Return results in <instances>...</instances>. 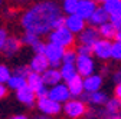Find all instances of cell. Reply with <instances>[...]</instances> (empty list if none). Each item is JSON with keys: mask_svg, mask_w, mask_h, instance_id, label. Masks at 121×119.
<instances>
[{"mask_svg": "<svg viewBox=\"0 0 121 119\" xmlns=\"http://www.w3.org/2000/svg\"><path fill=\"white\" fill-rule=\"evenodd\" d=\"M62 16L60 7L53 0H40L32 4L20 19V24L25 32L35 33L38 36L49 35L53 29L56 20Z\"/></svg>", "mask_w": 121, "mask_h": 119, "instance_id": "cell-1", "label": "cell"}, {"mask_svg": "<svg viewBox=\"0 0 121 119\" xmlns=\"http://www.w3.org/2000/svg\"><path fill=\"white\" fill-rule=\"evenodd\" d=\"M49 40L65 49H71L75 43V33H72L66 26H62V27L53 29L49 33Z\"/></svg>", "mask_w": 121, "mask_h": 119, "instance_id": "cell-2", "label": "cell"}, {"mask_svg": "<svg viewBox=\"0 0 121 119\" xmlns=\"http://www.w3.org/2000/svg\"><path fill=\"white\" fill-rule=\"evenodd\" d=\"M64 113L69 119H81L86 115V103L82 99H69L64 103Z\"/></svg>", "mask_w": 121, "mask_h": 119, "instance_id": "cell-3", "label": "cell"}, {"mask_svg": "<svg viewBox=\"0 0 121 119\" xmlns=\"http://www.w3.org/2000/svg\"><path fill=\"white\" fill-rule=\"evenodd\" d=\"M38 108H39V111L42 113H46L49 116H55L64 109V106L60 105V102L52 99L49 95L38 98Z\"/></svg>", "mask_w": 121, "mask_h": 119, "instance_id": "cell-4", "label": "cell"}, {"mask_svg": "<svg viewBox=\"0 0 121 119\" xmlns=\"http://www.w3.org/2000/svg\"><path fill=\"white\" fill-rule=\"evenodd\" d=\"M65 48L59 46V44L53 43V42H49L46 44V50H45V55H46V57L49 59L51 62V66L52 67H60V62H62L64 59V55H65Z\"/></svg>", "mask_w": 121, "mask_h": 119, "instance_id": "cell-5", "label": "cell"}, {"mask_svg": "<svg viewBox=\"0 0 121 119\" xmlns=\"http://www.w3.org/2000/svg\"><path fill=\"white\" fill-rule=\"evenodd\" d=\"M75 65H77L78 73L84 78L92 75L94 69H95V63H94V59L91 55H78V59H77Z\"/></svg>", "mask_w": 121, "mask_h": 119, "instance_id": "cell-6", "label": "cell"}, {"mask_svg": "<svg viewBox=\"0 0 121 119\" xmlns=\"http://www.w3.org/2000/svg\"><path fill=\"white\" fill-rule=\"evenodd\" d=\"M94 55L101 59V60H107V59L111 57L112 53V43L110 42V39H98L94 43Z\"/></svg>", "mask_w": 121, "mask_h": 119, "instance_id": "cell-7", "label": "cell"}, {"mask_svg": "<svg viewBox=\"0 0 121 119\" xmlns=\"http://www.w3.org/2000/svg\"><path fill=\"white\" fill-rule=\"evenodd\" d=\"M16 98H17L19 102L23 103V105H26V106H33L38 95L35 92V89L30 86V85L26 83L25 86H22L20 89H17V91H16Z\"/></svg>", "mask_w": 121, "mask_h": 119, "instance_id": "cell-8", "label": "cell"}, {"mask_svg": "<svg viewBox=\"0 0 121 119\" xmlns=\"http://www.w3.org/2000/svg\"><path fill=\"white\" fill-rule=\"evenodd\" d=\"M49 96L52 99L60 102V103H65V102H68L72 98V95L69 92V87L65 83H58V85L51 86L49 87Z\"/></svg>", "mask_w": 121, "mask_h": 119, "instance_id": "cell-9", "label": "cell"}, {"mask_svg": "<svg viewBox=\"0 0 121 119\" xmlns=\"http://www.w3.org/2000/svg\"><path fill=\"white\" fill-rule=\"evenodd\" d=\"M65 26L75 35H79L85 26V19L81 17L78 13H72V14H66V20H65Z\"/></svg>", "mask_w": 121, "mask_h": 119, "instance_id": "cell-10", "label": "cell"}, {"mask_svg": "<svg viewBox=\"0 0 121 119\" xmlns=\"http://www.w3.org/2000/svg\"><path fill=\"white\" fill-rule=\"evenodd\" d=\"M29 67L33 72L43 73L45 70H48L51 67V62H49V59L46 57L45 53H35V56L32 57V60L29 63Z\"/></svg>", "mask_w": 121, "mask_h": 119, "instance_id": "cell-11", "label": "cell"}, {"mask_svg": "<svg viewBox=\"0 0 121 119\" xmlns=\"http://www.w3.org/2000/svg\"><path fill=\"white\" fill-rule=\"evenodd\" d=\"M81 99L88 103V105H95V106H99V105H105L108 102V96L107 93H104L101 91H95V92H86V93H82L81 95Z\"/></svg>", "mask_w": 121, "mask_h": 119, "instance_id": "cell-12", "label": "cell"}, {"mask_svg": "<svg viewBox=\"0 0 121 119\" xmlns=\"http://www.w3.org/2000/svg\"><path fill=\"white\" fill-rule=\"evenodd\" d=\"M99 30H98V27L95 26H88L85 27L84 30L78 35V40L79 43H85V44H91V46H94V43L99 39Z\"/></svg>", "mask_w": 121, "mask_h": 119, "instance_id": "cell-13", "label": "cell"}, {"mask_svg": "<svg viewBox=\"0 0 121 119\" xmlns=\"http://www.w3.org/2000/svg\"><path fill=\"white\" fill-rule=\"evenodd\" d=\"M97 9H98L97 0H79V6H78L77 13L85 20H88Z\"/></svg>", "mask_w": 121, "mask_h": 119, "instance_id": "cell-14", "label": "cell"}, {"mask_svg": "<svg viewBox=\"0 0 121 119\" xmlns=\"http://www.w3.org/2000/svg\"><path fill=\"white\" fill-rule=\"evenodd\" d=\"M42 76H43V82L46 86H53V85L60 83V80H64L60 69L59 67H52V66L48 70H45L42 73Z\"/></svg>", "mask_w": 121, "mask_h": 119, "instance_id": "cell-15", "label": "cell"}, {"mask_svg": "<svg viewBox=\"0 0 121 119\" xmlns=\"http://www.w3.org/2000/svg\"><path fill=\"white\" fill-rule=\"evenodd\" d=\"M68 87H69V92L72 95V98H78L84 93L85 91V85H84V76H81L79 73L75 78H72L71 80L66 82Z\"/></svg>", "mask_w": 121, "mask_h": 119, "instance_id": "cell-16", "label": "cell"}, {"mask_svg": "<svg viewBox=\"0 0 121 119\" xmlns=\"http://www.w3.org/2000/svg\"><path fill=\"white\" fill-rule=\"evenodd\" d=\"M23 42H20L17 37H14V36H9L7 37V40L4 42V44L2 46V52L7 56V57H10V56H14L19 50H20V44H22Z\"/></svg>", "mask_w": 121, "mask_h": 119, "instance_id": "cell-17", "label": "cell"}, {"mask_svg": "<svg viewBox=\"0 0 121 119\" xmlns=\"http://www.w3.org/2000/svg\"><path fill=\"white\" fill-rule=\"evenodd\" d=\"M108 20H110V13L105 10L104 7H98V9L92 13V16L88 19L89 24H91V26H95V27H99L101 24L107 23Z\"/></svg>", "mask_w": 121, "mask_h": 119, "instance_id": "cell-18", "label": "cell"}, {"mask_svg": "<svg viewBox=\"0 0 121 119\" xmlns=\"http://www.w3.org/2000/svg\"><path fill=\"white\" fill-rule=\"evenodd\" d=\"M84 85H85V92H95L101 91L102 86V76L101 75H89L84 78Z\"/></svg>", "mask_w": 121, "mask_h": 119, "instance_id": "cell-19", "label": "cell"}, {"mask_svg": "<svg viewBox=\"0 0 121 119\" xmlns=\"http://www.w3.org/2000/svg\"><path fill=\"white\" fill-rule=\"evenodd\" d=\"M98 30H99V35L104 37V39H115V35H117V30L118 29L115 27V24L111 22V20H108L107 23H104V24H101L99 27H98Z\"/></svg>", "mask_w": 121, "mask_h": 119, "instance_id": "cell-20", "label": "cell"}, {"mask_svg": "<svg viewBox=\"0 0 121 119\" xmlns=\"http://www.w3.org/2000/svg\"><path fill=\"white\" fill-rule=\"evenodd\" d=\"M59 69H60V73H62V78L65 82L71 80L72 78H75L78 75V69H77L75 63H62Z\"/></svg>", "mask_w": 121, "mask_h": 119, "instance_id": "cell-21", "label": "cell"}, {"mask_svg": "<svg viewBox=\"0 0 121 119\" xmlns=\"http://www.w3.org/2000/svg\"><path fill=\"white\" fill-rule=\"evenodd\" d=\"M104 106H105V109H104V115H107V118H108V116L117 113V112L121 109V99H118L117 96L112 98V99H108V102L105 103Z\"/></svg>", "mask_w": 121, "mask_h": 119, "instance_id": "cell-22", "label": "cell"}, {"mask_svg": "<svg viewBox=\"0 0 121 119\" xmlns=\"http://www.w3.org/2000/svg\"><path fill=\"white\" fill-rule=\"evenodd\" d=\"M27 85L32 86V87L35 89V92L38 91V89H40L42 86H45L42 73H38V72H33V70H32V72L27 75Z\"/></svg>", "mask_w": 121, "mask_h": 119, "instance_id": "cell-23", "label": "cell"}, {"mask_svg": "<svg viewBox=\"0 0 121 119\" xmlns=\"http://www.w3.org/2000/svg\"><path fill=\"white\" fill-rule=\"evenodd\" d=\"M27 83V78L25 76H20V75H16V73H13L12 78L9 79L7 82V86L10 89H13V91H17V89H20L22 86H25Z\"/></svg>", "mask_w": 121, "mask_h": 119, "instance_id": "cell-24", "label": "cell"}, {"mask_svg": "<svg viewBox=\"0 0 121 119\" xmlns=\"http://www.w3.org/2000/svg\"><path fill=\"white\" fill-rule=\"evenodd\" d=\"M102 7L111 14H118L121 9V0H107L105 3H102Z\"/></svg>", "mask_w": 121, "mask_h": 119, "instance_id": "cell-25", "label": "cell"}, {"mask_svg": "<svg viewBox=\"0 0 121 119\" xmlns=\"http://www.w3.org/2000/svg\"><path fill=\"white\" fill-rule=\"evenodd\" d=\"M78 6H79V0H64L62 10L66 14H72V13H77Z\"/></svg>", "mask_w": 121, "mask_h": 119, "instance_id": "cell-26", "label": "cell"}, {"mask_svg": "<svg viewBox=\"0 0 121 119\" xmlns=\"http://www.w3.org/2000/svg\"><path fill=\"white\" fill-rule=\"evenodd\" d=\"M77 59H78V52L77 50H72V49H66L64 59H62V63H77Z\"/></svg>", "mask_w": 121, "mask_h": 119, "instance_id": "cell-27", "label": "cell"}, {"mask_svg": "<svg viewBox=\"0 0 121 119\" xmlns=\"http://www.w3.org/2000/svg\"><path fill=\"white\" fill-rule=\"evenodd\" d=\"M40 36H38V35H35V33H30V32H26L25 33V36H23V39H22V42L25 43V44H27V46H30L32 48L35 43H38L40 39H39Z\"/></svg>", "mask_w": 121, "mask_h": 119, "instance_id": "cell-28", "label": "cell"}, {"mask_svg": "<svg viewBox=\"0 0 121 119\" xmlns=\"http://www.w3.org/2000/svg\"><path fill=\"white\" fill-rule=\"evenodd\" d=\"M111 57L114 60L121 62V40H114L112 42V53Z\"/></svg>", "mask_w": 121, "mask_h": 119, "instance_id": "cell-29", "label": "cell"}, {"mask_svg": "<svg viewBox=\"0 0 121 119\" xmlns=\"http://www.w3.org/2000/svg\"><path fill=\"white\" fill-rule=\"evenodd\" d=\"M10 78H12V73H10L9 67L6 65H2V66H0V82H2V83H7Z\"/></svg>", "mask_w": 121, "mask_h": 119, "instance_id": "cell-30", "label": "cell"}, {"mask_svg": "<svg viewBox=\"0 0 121 119\" xmlns=\"http://www.w3.org/2000/svg\"><path fill=\"white\" fill-rule=\"evenodd\" d=\"M78 55H94V48L91 44H85V43H79V46L77 48Z\"/></svg>", "mask_w": 121, "mask_h": 119, "instance_id": "cell-31", "label": "cell"}, {"mask_svg": "<svg viewBox=\"0 0 121 119\" xmlns=\"http://www.w3.org/2000/svg\"><path fill=\"white\" fill-rule=\"evenodd\" d=\"M32 72V69L30 67H26V66H17L16 69H14V73L16 75H20V76H25V78H27V75Z\"/></svg>", "mask_w": 121, "mask_h": 119, "instance_id": "cell-32", "label": "cell"}, {"mask_svg": "<svg viewBox=\"0 0 121 119\" xmlns=\"http://www.w3.org/2000/svg\"><path fill=\"white\" fill-rule=\"evenodd\" d=\"M32 49H33L35 53H45V50H46V44L39 40L38 43H35L33 46H32Z\"/></svg>", "mask_w": 121, "mask_h": 119, "instance_id": "cell-33", "label": "cell"}, {"mask_svg": "<svg viewBox=\"0 0 121 119\" xmlns=\"http://www.w3.org/2000/svg\"><path fill=\"white\" fill-rule=\"evenodd\" d=\"M110 20L115 24V27L118 29V30H121V16H120V14H111Z\"/></svg>", "mask_w": 121, "mask_h": 119, "instance_id": "cell-34", "label": "cell"}, {"mask_svg": "<svg viewBox=\"0 0 121 119\" xmlns=\"http://www.w3.org/2000/svg\"><path fill=\"white\" fill-rule=\"evenodd\" d=\"M7 32H6V29H2V30H0V48L3 46L4 44V42L7 40Z\"/></svg>", "mask_w": 121, "mask_h": 119, "instance_id": "cell-35", "label": "cell"}, {"mask_svg": "<svg viewBox=\"0 0 121 119\" xmlns=\"http://www.w3.org/2000/svg\"><path fill=\"white\" fill-rule=\"evenodd\" d=\"M114 95H115L118 99H121V82L117 83V86H115V89H114Z\"/></svg>", "mask_w": 121, "mask_h": 119, "instance_id": "cell-36", "label": "cell"}, {"mask_svg": "<svg viewBox=\"0 0 121 119\" xmlns=\"http://www.w3.org/2000/svg\"><path fill=\"white\" fill-rule=\"evenodd\" d=\"M4 85L6 83H2V86H0V98H6V95H7V87Z\"/></svg>", "mask_w": 121, "mask_h": 119, "instance_id": "cell-37", "label": "cell"}, {"mask_svg": "<svg viewBox=\"0 0 121 119\" xmlns=\"http://www.w3.org/2000/svg\"><path fill=\"white\" fill-rule=\"evenodd\" d=\"M114 80L118 83V82H121V69L120 70H117L115 73H114Z\"/></svg>", "mask_w": 121, "mask_h": 119, "instance_id": "cell-38", "label": "cell"}, {"mask_svg": "<svg viewBox=\"0 0 121 119\" xmlns=\"http://www.w3.org/2000/svg\"><path fill=\"white\" fill-rule=\"evenodd\" d=\"M10 2H13L14 4H26V3L30 2V0H10Z\"/></svg>", "mask_w": 121, "mask_h": 119, "instance_id": "cell-39", "label": "cell"}, {"mask_svg": "<svg viewBox=\"0 0 121 119\" xmlns=\"http://www.w3.org/2000/svg\"><path fill=\"white\" fill-rule=\"evenodd\" d=\"M108 119H121V113H120V112H117V113H114V115L108 116Z\"/></svg>", "mask_w": 121, "mask_h": 119, "instance_id": "cell-40", "label": "cell"}, {"mask_svg": "<svg viewBox=\"0 0 121 119\" xmlns=\"http://www.w3.org/2000/svg\"><path fill=\"white\" fill-rule=\"evenodd\" d=\"M9 119H27V116H25V115H14V116H12Z\"/></svg>", "mask_w": 121, "mask_h": 119, "instance_id": "cell-41", "label": "cell"}, {"mask_svg": "<svg viewBox=\"0 0 121 119\" xmlns=\"http://www.w3.org/2000/svg\"><path fill=\"white\" fill-rule=\"evenodd\" d=\"M35 119H51V116L46 115V113H43V115H40V116H36Z\"/></svg>", "mask_w": 121, "mask_h": 119, "instance_id": "cell-42", "label": "cell"}, {"mask_svg": "<svg viewBox=\"0 0 121 119\" xmlns=\"http://www.w3.org/2000/svg\"><path fill=\"white\" fill-rule=\"evenodd\" d=\"M114 40H121V30H117V35H115Z\"/></svg>", "mask_w": 121, "mask_h": 119, "instance_id": "cell-43", "label": "cell"}, {"mask_svg": "<svg viewBox=\"0 0 121 119\" xmlns=\"http://www.w3.org/2000/svg\"><path fill=\"white\" fill-rule=\"evenodd\" d=\"M84 119H95V116H94V113H92V115H91V118H89V115H88V116H85Z\"/></svg>", "mask_w": 121, "mask_h": 119, "instance_id": "cell-44", "label": "cell"}, {"mask_svg": "<svg viewBox=\"0 0 121 119\" xmlns=\"http://www.w3.org/2000/svg\"><path fill=\"white\" fill-rule=\"evenodd\" d=\"M97 2H101V3H105V2H107V0H97Z\"/></svg>", "mask_w": 121, "mask_h": 119, "instance_id": "cell-45", "label": "cell"}, {"mask_svg": "<svg viewBox=\"0 0 121 119\" xmlns=\"http://www.w3.org/2000/svg\"><path fill=\"white\" fill-rule=\"evenodd\" d=\"M107 119H108V118H107Z\"/></svg>", "mask_w": 121, "mask_h": 119, "instance_id": "cell-46", "label": "cell"}]
</instances>
